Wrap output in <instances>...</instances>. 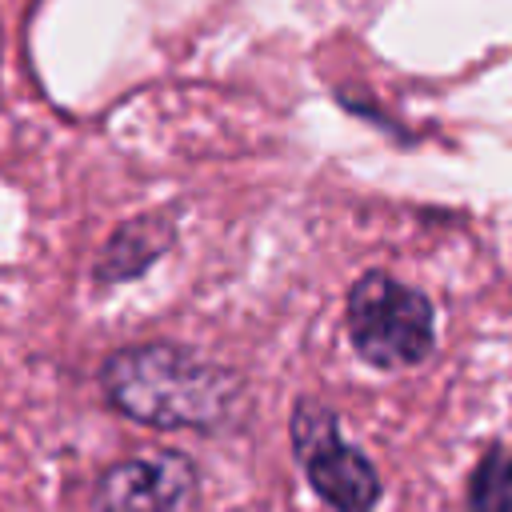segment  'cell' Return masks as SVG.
Wrapping results in <instances>:
<instances>
[{
	"instance_id": "8992f818",
	"label": "cell",
	"mask_w": 512,
	"mask_h": 512,
	"mask_svg": "<svg viewBox=\"0 0 512 512\" xmlns=\"http://www.w3.org/2000/svg\"><path fill=\"white\" fill-rule=\"evenodd\" d=\"M468 508L472 512H512V452L504 444H488L468 476Z\"/></svg>"
},
{
	"instance_id": "3957f363",
	"label": "cell",
	"mask_w": 512,
	"mask_h": 512,
	"mask_svg": "<svg viewBox=\"0 0 512 512\" xmlns=\"http://www.w3.org/2000/svg\"><path fill=\"white\" fill-rule=\"evenodd\" d=\"M296 464L312 492L336 512H372L380 504V472L372 460L340 436V420L324 400L300 396L288 416Z\"/></svg>"
},
{
	"instance_id": "277c9868",
	"label": "cell",
	"mask_w": 512,
	"mask_h": 512,
	"mask_svg": "<svg viewBox=\"0 0 512 512\" xmlns=\"http://www.w3.org/2000/svg\"><path fill=\"white\" fill-rule=\"evenodd\" d=\"M196 492V464L160 448L116 460L96 480V512H180Z\"/></svg>"
},
{
	"instance_id": "7a4b0ae2",
	"label": "cell",
	"mask_w": 512,
	"mask_h": 512,
	"mask_svg": "<svg viewBox=\"0 0 512 512\" xmlns=\"http://www.w3.org/2000/svg\"><path fill=\"white\" fill-rule=\"evenodd\" d=\"M344 332L364 364L384 372L416 368L436 348V308L420 288L376 268L348 288Z\"/></svg>"
},
{
	"instance_id": "5b68a950",
	"label": "cell",
	"mask_w": 512,
	"mask_h": 512,
	"mask_svg": "<svg viewBox=\"0 0 512 512\" xmlns=\"http://www.w3.org/2000/svg\"><path fill=\"white\" fill-rule=\"evenodd\" d=\"M172 240H176L172 216L148 212V216L124 220V224L108 236L100 260H96V280H100V284H120V280L140 276L144 268H152V264L172 248Z\"/></svg>"
},
{
	"instance_id": "6da1fadb",
	"label": "cell",
	"mask_w": 512,
	"mask_h": 512,
	"mask_svg": "<svg viewBox=\"0 0 512 512\" xmlns=\"http://www.w3.org/2000/svg\"><path fill=\"white\" fill-rule=\"evenodd\" d=\"M100 388L108 404L148 428H192L220 432L244 408V380L168 340L116 348L100 368Z\"/></svg>"
}]
</instances>
